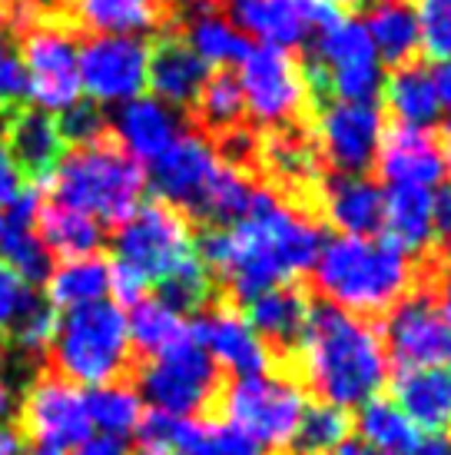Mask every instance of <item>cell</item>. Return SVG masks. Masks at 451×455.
<instances>
[{
	"mask_svg": "<svg viewBox=\"0 0 451 455\" xmlns=\"http://www.w3.org/2000/svg\"><path fill=\"white\" fill-rule=\"evenodd\" d=\"M63 143H74V147H87L97 140L110 137V116L103 114V107H97L93 100H76L74 107H67L57 120Z\"/></svg>",
	"mask_w": 451,
	"mask_h": 455,
	"instance_id": "obj_40",
	"label": "cell"
},
{
	"mask_svg": "<svg viewBox=\"0 0 451 455\" xmlns=\"http://www.w3.org/2000/svg\"><path fill=\"white\" fill-rule=\"evenodd\" d=\"M17 107H0V143H4V130H7V124H11V116Z\"/></svg>",
	"mask_w": 451,
	"mask_h": 455,
	"instance_id": "obj_53",
	"label": "cell"
},
{
	"mask_svg": "<svg viewBox=\"0 0 451 455\" xmlns=\"http://www.w3.org/2000/svg\"><path fill=\"white\" fill-rule=\"evenodd\" d=\"M0 4H11V11L34 7V11L47 13V17H60V0H0Z\"/></svg>",
	"mask_w": 451,
	"mask_h": 455,
	"instance_id": "obj_50",
	"label": "cell"
},
{
	"mask_svg": "<svg viewBox=\"0 0 451 455\" xmlns=\"http://www.w3.org/2000/svg\"><path fill=\"white\" fill-rule=\"evenodd\" d=\"M309 306H313L309 292L296 283H286V286H276V290L249 299L246 319H249L252 332L263 339V346H269V355L292 363V353H296L305 319H309Z\"/></svg>",
	"mask_w": 451,
	"mask_h": 455,
	"instance_id": "obj_24",
	"label": "cell"
},
{
	"mask_svg": "<svg viewBox=\"0 0 451 455\" xmlns=\"http://www.w3.org/2000/svg\"><path fill=\"white\" fill-rule=\"evenodd\" d=\"M153 4H160V7H163V4H186V0H153Z\"/></svg>",
	"mask_w": 451,
	"mask_h": 455,
	"instance_id": "obj_55",
	"label": "cell"
},
{
	"mask_svg": "<svg viewBox=\"0 0 451 455\" xmlns=\"http://www.w3.org/2000/svg\"><path fill=\"white\" fill-rule=\"evenodd\" d=\"M47 283V303L53 309H76V306L100 303L110 296V263L100 256H80V259H63L53 266Z\"/></svg>",
	"mask_w": 451,
	"mask_h": 455,
	"instance_id": "obj_32",
	"label": "cell"
},
{
	"mask_svg": "<svg viewBox=\"0 0 451 455\" xmlns=\"http://www.w3.org/2000/svg\"><path fill=\"white\" fill-rule=\"evenodd\" d=\"M60 17L97 37H139L170 30V13L153 0H60Z\"/></svg>",
	"mask_w": 451,
	"mask_h": 455,
	"instance_id": "obj_22",
	"label": "cell"
},
{
	"mask_svg": "<svg viewBox=\"0 0 451 455\" xmlns=\"http://www.w3.org/2000/svg\"><path fill=\"white\" fill-rule=\"evenodd\" d=\"M27 449L63 455L93 435L87 412V392L60 376H40L20 399Z\"/></svg>",
	"mask_w": 451,
	"mask_h": 455,
	"instance_id": "obj_12",
	"label": "cell"
},
{
	"mask_svg": "<svg viewBox=\"0 0 451 455\" xmlns=\"http://www.w3.org/2000/svg\"><path fill=\"white\" fill-rule=\"evenodd\" d=\"M87 412H90V426L100 432V435L126 439L143 422V399L126 382H107V386L87 389Z\"/></svg>",
	"mask_w": 451,
	"mask_h": 455,
	"instance_id": "obj_34",
	"label": "cell"
},
{
	"mask_svg": "<svg viewBox=\"0 0 451 455\" xmlns=\"http://www.w3.org/2000/svg\"><path fill=\"white\" fill-rule=\"evenodd\" d=\"M137 392L139 399L153 405V412L193 419L219 399V366L206 355L200 342L189 336L173 349L153 355L150 363L139 369Z\"/></svg>",
	"mask_w": 451,
	"mask_h": 455,
	"instance_id": "obj_10",
	"label": "cell"
},
{
	"mask_svg": "<svg viewBox=\"0 0 451 455\" xmlns=\"http://www.w3.org/2000/svg\"><path fill=\"white\" fill-rule=\"evenodd\" d=\"M435 236L441 240L445 253H451V183L435 193Z\"/></svg>",
	"mask_w": 451,
	"mask_h": 455,
	"instance_id": "obj_46",
	"label": "cell"
},
{
	"mask_svg": "<svg viewBox=\"0 0 451 455\" xmlns=\"http://www.w3.org/2000/svg\"><path fill=\"white\" fill-rule=\"evenodd\" d=\"M368 37L376 44V53L385 64L405 67L422 60V37H418V7L415 0H376L368 7Z\"/></svg>",
	"mask_w": 451,
	"mask_h": 455,
	"instance_id": "obj_29",
	"label": "cell"
},
{
	"mask_svg": "<svg viewBox=\"0 0 451 455\" xmlns=\"http://www.w3.org/2000/svg\"><path fill=\"white\" fill-rule=\"evenodd\" d=\"M213 7L239 34L259 37L269 47H302L342 13L328 0H213Z\"/></svg>",
	"mask_w": 451,
	"mask_h": 455,
	"instance_id": "obj_14",
	"label": "cell"
},
{
	"mask_svg": "<svg viewBox=\"0 0 451 455\" xmlns=\"http://www.w3.org/2000/svg\"><path fill=\"white\" fill-rule=\"evenodd\" d=\"M382 93H385V103L395 114V120L405 127L428 130L439 124L441 103L439 93H435V84H431V70L422 60L395 67L389 80H382Z\"/></svg>",
	"mask_w": 451,
	"mask_h": 455,
	"instance_id": "obj_31",
	"label": "cell"
},
{
	"mask_svg": "<svg viewBox=\"0 0 451 455\" xmlns=\"http://www.w3.org/2000/svg\"><path fill=\"white\" fill-rule=\"evenodd\" d=\"M4 20H7V13H4V11H0V27H4Z\"/></svg>",
	"mask_w": 451,
	"mask_h": 455,
	"instance_id": "obj_56",
	"label": "cell"
},
{
	"mask_svg": "<svg viewBox=\"0 0 451 455\" xmlns=\"http://www.w3.org/2000/svg\"><path fill=\"white\" fill-rule=\"evenodd\" d=\"M189 329L216 366L229 369L233 376H259L273 363L263 339L252 332L249 319L233 306L206 309Z\"/></svg>",
	"mask_w": 451,
	"mask_h": 455,
	"instance_id": "obj_19",
	"label": "cell"
},
{
	"mask_svg": "<svg viewBox=\"0 0 451 455\" xmlns=\"http://www.w3.org/2000/svg\"><path fill=\"white\" fill-rule=\"evenodd\" d=\"M27 70V97L44 114H63L80 100V44L76 30L63 17L34 13L7 27Z\"/></svg>",
	"mask_w": 451,
	"mask_h": 455,
	"instance_id": "obj_7",
	"label": "cell"
},
{
	"mask_svg": "<svg viewBox=\"0 0 451 455\" xmlns=\"http://www.w3.org/2000/svg\"><path fill=\"white\" fill-rule=\"evenodd\" d=\"M206 76H210V67L189 51L179 34L173 30L156 34L146 57V84L153 87L156 100L173 110H193Z\"/></svg>",
	"mask_w": 451,
	"mask_h": 455,
	"instance_id": "obj_23",
	"label": "cell"
},
{
	"mask_svg": "<svg viewBox=\"0 0 451 455\" xmlns=\"http://www.w3.org/2000/svg\"><path fill=\"white\" fill-rule=\"evenodd\" d=\"M193 256H196V240L189 216L163 200L137 206L120 223L113 240V263L143 279L146 290L166 283Z\"/></svg>",
	"mask_w": 451,
	"mask_h": 455,
	"instance_id": "obj_8",
	"label": "cell"
},
{
	"mask_svg": "<svg viewBox=\"0 0 451 455\" xmlns=\"http://www.w3.org/2000/svg\"><path fill=\"white\" fill-rule=\"evenodd\" d=\"M319 206L342 236H372L382 229V187L368 177H326L319 183Z\"/></svg>",
	"mask_w": 451,
	"mask_h": 455,
	"instance_id": "obj_27",
	"label": "cell"
},
{
	"mask_svg": "<svg viewBox=\"0 0 451 455\" xmlns=\"http://www.w3.org/2000/svg\"><path fill=\"white\" fill-rule=\"evenodd\" d=\"M349 432L352 419L345 416V409L328 403L309 405L302 412L299 429L292 435V449H296V455H328L349 439Z\"/></svg>",
	"mask_w": 451,
	"mask_h": 455,
	"instance_id": "obj_37",
	"label": "cell"
},
{
	"mask_svg": "<svg viewBox=\"0 0 451 455\" xmlns=\"http://www.w3.org/2000/svg\"><path fill=\"white\" fill-rule=\"evenodd\" d=\"M193 110H196L200 130H206L210 137H226V133L239 130L242 116H246V103H242L236 74L233 70H216V74L206 76Z\"/></svg>",
	"mask_w": 451,
	"mask_h": 455,
	"instance_id": "obj_35",
	"label": "cell"
},
{
	"mask_svg": "<svg viewBox=\"0 0 451 455\" xmlns=\"http://www.w3.org/2000/svg\"><path fill=\"white\" fill-rule=\"evenodd\" d=\"M137 432L146 449H160L166 455H265L263 445L229 422L173 419L163 412H150L143 416Z\"/></svg>",
	"mask_w": 451,
	"mask_h": 455,
	"instance_id": "obj_18",
	"label": "cell"
},
{
	"mask_svg": "<svg viewBox=\"0 0 451 455\" xmlns=\"http://www.w3.org/2000/svg\"><path fill=\"white\" fill-rule=\"evenodd\" d=\"M13 409H17V399H13V392L7 382H0V422H7V416H11Z\"/></svg>",
	"mask_w": 451,
	"mask_h": 455,
	"instance_id": "obj_52",
	"label": "cell"
},
{
	"mask_svg": "<svg viewBox=\"0 0 451 455\" xmlns=\"http://www.w3.org/2000/svg\"><path fill=\"white\" fill-rule=\"evenodd\" d=\"M319 156L332 173L365 177L378 156V143L385 133V116L378 103H319L315 116Z\"/></svg>",
	"mask_w": 451,
	"mask_h": 455,
	"instance_id": "obj_13",
	"label": "cell"
},
{
	"mask_svg": "<svg viewBox=\"0 0 451 455\" xmlns=\"http://www.w3.org/2000/svg\"><path fill=\"white\" fill-rule=\"evenodd\" d=\"M292 366L319 399L349 409L378 395L389 372V355L382 332L368 319L352 316L332 303H313Z\"/></svg>",
	"mask_w": 451,
	"mask_h": 455,
	"instance_id": "obj_2",
	"label": "cell"
},
{
	"mask_svg": "<svg viewBox=\"0 0 451 455\" xmlns=\"http://www.w3.org/2000/svg\"><path fill=\"white\" fill-rule=\"evenodd\" d=\"M37 299L34 286L24 276H17L11 266L0 259V339H7L13 332V326L20 323L30 303Z\"/></svg>",
	"mask_w": 451,
	"mask_h": 455,
	"instance_id": "obj_41",
	"label": "cell"
},
{
	"mask_svg": "<svg viewBox=\"0 0 451 455\" xmlns=\"http://www.w3.org/2000/svg\"><path fill=\"white\" fill-rule=\"evenodd\" d=\"M57 376L83 389L120 382L133 363L123 309L110 299L67 309L51 346Z\"/></svg>",
	"mask_w": 451,
	"mask_h": 455,
	"instance_id": "obj_5",
	"label": "cell"
},
{
	"mask_svg": "<svg viewBox=\"0 0 451 455\" xmlns=\"http://www.w3.org/2000/svg\"><path fill=\"white\" fill-rule=\"evenodd\" d=\"M0 236H4V213H0Z\"/></svg>",
	"mask_w": 451,
	"mask_h": 455,
	"instance_id": "obj_57",
	"label": "cell"
},
{
	"mask_svg": "<svg viewBox=\"0 0 451 455\" xmlns=\"http://www.w3.org/2000/svg\"><path fill=\"white\" fill-rule=\"evenodd\" d=\"M137 455H166V452H160V449H146V445H143Z\"/></svg>",
	"mask_w": 451,
	"mask_h": 455,
	"instance_id": "obj_54",
	"label": "cell"
},
{
	"mask_svg": "<svg viewBox=\"0 0 451 455\" xmlns=\"http://www.w3.org/2000/svg\"><path fill=\"white\" fill-rule=\"evenodd\" d=\"M392 403L412 419L418 432L439 435L451 426V369L448 366H415L401 369L392 382Z\"/></svg>",
	"mask_w": 451,
	"mask_h": 455,
	"instance_id": "obj_26",
	"label": "cell"
},
{
	"mask_svg": "<svg viewBox=\"0 0 451 455\" xmlns=\"http://www.w3.org/2000/svg\"><path fill=\"white\" fill-rule=\"evenodd\" d=\"M47 183L53 203L93 216L100 227H120L143 200L146 170L110 133L97 143L63 153Z\"/></svg>",
	"mask_w": 451,
	"mask_h": 455,
	"instance_id": "obj_4",
	"label": "cell"
},
{
	"mask_svg": "<svg viewBox=\"0 0 451 455\" xmlns=\"http://www.w3.org/2000/svg\"><path fill=\"white\" fill-rule=\"evenodd\" d=\"M223 166L226 160L216 147H210V140H202L200 133H179L173 147L153 160L150 180L156 200L170 203L193 220H202Z\"/></svg>",
	"mask_w": 451,
	"mask_h": 455,
	"instance_id": "obj_15",
	"label": "cell"
},
{
	"mask_svg": "<svg viewBox=\"0 0 451 455\" xmlns=\"http://www.w3.org/2000/svg\"><path fill=\"white\" fill-rule=\"evenodd\" d=\"M439 150H441V164H445V173H451V120H445V124H441Z\"/></svg>",
	"mask_w": 451,
	"mask_h": 455,
	"instance_id": "obj_51",
	"label": "cell"
},
{
	"mask_svg": "<svg viewBox=\"0 0 451 455\" xmlns=\"http://www.w3.org/2000/svg\"><path fill=\"white\" fill-rule=\"evenodd\" d=\"M313 269L326 303L362 319L385 316L415 283L412 256L385 236H336L322 243Z\"/></svg>",
	"mask_w": 451,
	"mask_h": 455,
	"instance_id": "obj_3",
	"label": "cell"
},
{
	"mask_svg": "<svg viewBox=\"0 0 451 455\" xmlns=\"http://www.w3.org/2000/svg\"><path fill=\"white\" fill-rule=\"evenodd\" d=\"M242 103L263 127H289L309 103L302 64L282 47L259 44L239 60Z\"/></svg>",
	"mask_w": 451,
	"mask_h": 455,
	"instance_id": "obj_11",
	"label": "cell"
},
{
	"mask_svg": "<svg viewBox=\"0 0 451 455\" xmlns=\"http://www.w3.org/2000/svg\"><path fill=\"white\" fill-rule=\"evenodd\" d=\"M179 116L173 107L160 103L156 97H137L120 107V114L110 120V133L130 156H137L139 164H153L156 156H163L179 137Z\"/></svg>",
	"mask_w": 451,
	"mask_h": 455,
	"instance_id": "obj_25",
	"label": "cell"
},
{
	"mask_svg": "<svg viewBox=\"0 0 451 455\" xmlns=\"http://www.w3.org/2000/svg\"><path fill=\"white\" fill-rule=\"evenodd\" d=\"M382 229L401 253H425L435 240V193L425 187L382 190Z\"/></svg>",
	"mask_w": 451,
	"mask_h": 455,
	"instance_id": "obj_28",
	"label": "cell"
},
{
	"mask_svg": "<svg viewBox=\"0 0 451 455\" xmlns=\"http://www.w3.org/2000/svg\"><path fill=\"white\" fill-rule=\"evenodd\" d=\"M431 290H435V309H439V316L445 319L451 326V253H445V263L435 266V273H431Z\"/></svg>",
	"mask_w": 451,
	"mask_h": 455,
	"instance_id": "obj_44",
	"label": "cell"
},
{
	"mask_svg": "<svg viewBox=\"0 0 451 455\" xmlns=\"http://www.w3.org/2000/svg\"><path fill=\"white\" fill-rule=\"evenodd\" d=\"M63 455H130L123 439H110V435H90L87 443L74 445L70 452Z\"/></svg>",
	"mask_w": 451,
	"mask_h": 455,
	"instance_id": "obj_47",
	"label": "cell"
},
{
	"mask_svg": "<svg viewBox=\"0 0 451 455\" xmlns=\"http://www.w3.org/2000/svg\"><path fill=\"white\" fill-rule=\"evenodd\" d=\"M378 177L389 187H425L435 190L445 177V164H441L439 140L431 137V130L405 127L395 124L392 130L382 133L378 143Z\"/></svg>",
	"mask_w": 451,
	"mask_h": 455,
	"instance_id": "obj_21",
	"label": "cell"
},
{
	"mask_svg": "<svg viewBox=\"0 0 451 455\" xmlns=\"http://www.w3.org/2000/svg\"><path fill=\"white\" fill-rule=\"evenodd\" d=\"M150 44L143 37H87L80 44V90L97 107L137 100L146 87Z\"/></svg>",
	"mask_w": 451,
	"mask_h": 455,
	"instance_id": "obj_16",
	"label": "cell"
},
{
	"mask_svg": "<svg viewBox=\"0 0 451 455\" xmlns=\"http://www.w3.org/2000/svg\"><path fill=\"white\" fill-rule=\"evenodd\" d=\"M322 250V229L309 213L256 187L249 210L226 223L206 227L196 256L213 283H223L236 299H256L313 269Z\"/></svg>",
	"mask_w": 451,
	"mask_h": 455,
	"instance_id": "obj_1",
	"label": "cell"
},
{
	"mask_svg": "<svg viewBox=\"0 0 451 455\" xmlns=\"http://www.w3.org/2000/svg\"><path fill=\"white\" fill-rule=\"evenodd\" d=\"M422 53L435 64L451 60V0H418Z\"/></svg>",
	"mask_w": 451,
	"mask_h": 455,
	"instance_id": "obj_39",
	"label": "cell"
},
{
	"mask_svg": "<svg viewBox=\"0 0 451 455\" xmlns=\"http://www.w3.org/2000/svg\"><path fill=\"white\" fill-rule=\"evenodd\" d=\"M309 103H376L382 93V64L376 44L359 17H336L313 40V53L302 60Z\"/></svg>",
	"mask_w": 451,
	"mask_h": 455,
	"instance_id": "obj_6",
	"label": "cell"
},
{
	"mask_svg": "<svg viewBox=\"0 0 451 455\" xmlns=\"http://www.w3.org/2000/svg\"><path fill=\"white\" fill-rule=\"evenodd\" d=\"M34 229H37L40 243L47 246L51 256L63 259H80V256H93L103 246V227L93 216L60 206V203H44L34 213Z\"/></svg>",
	"mask_w": 451,
	"mask_h": 455,
	"instance_id": "obj_30",
	"label": "cell"
},
{
	"mask_svg": "<svg viewBox=\"0 0 451 455\" xmlns=\"http://www.w3.org/2000/svg\"><path fill=\"white\" fill-rule=\"evenodd\" d=\"M4 150L11 156L17 177L24 180V187L30 183L37 190L53 177V170L67 153V143H63L57 120L51 114L17 107L4 130Z\"/></svg>",
	"mask_w": 451,
	"mask_h": 455,
	"instance_id": "obj_20",
	"label": "cell"
},
{
	"mask_svg": "<svg viewBox=\"0 0 451 455\" xmlns=\"http://www.w3.org/2000/svg\"><path fill=\"white\" fill-rule=\"evenodd\" d=\"M385 349L401 369L448 366L451 369V326L439 316L428 292L405 296L389 309Z\"/></svg>",
	"mask_w": 451,
	"mask_h": 455,
	"instance_id": "obj_17",
	"label": "cell"
},
{
	"mask_svg": "<svg viewBox=\"0 0 451 455\" xmlns=\"http://www.w3.org/2000/svg\"><path fill=\"white\" fill-rule=\"evenodd\" d=\"M0 455H27V443L20 429H13L7 422H0Z\"/></svg>",
	"mask_w": 451,
	"mask_h": 455,
	"instance_id": "obj_49",
	"label": "cell"
},
{
	"mask_svg": "<svg viewBox=\"0 0 451 455\" xmlns=\"http://www.w3.org/2000/svg\"><path fill=\"white\" fill-rule=\"evenodd\" d=\"M27 97V70L17 51V40L7 27H0V107H20Z\"/></svg>",
	"mask_w": 451,
	"mask_h": 455,
	"instance_id": "obj_42",
	"label": "cell"
},
{
	"mask_svg": "<svg viewBox=\"0 0 451 455\" xmlns=\"http://www.w3.org/2000/svg\"><path fill=\"white\" fill-rule=\"evenodd\" d=\"M219 403H223L226 422L246 432L263 449L292 445L302 412L309 409L305 389L286 372L236 376L226 389H219Z\"/></svg>",
	"mask_w": 451,
	"mask_h": 455,
	"instance_id": "obj_9",
	"label": "cell"
},
{
	"mask_svg": "<svg viewBox=\"0 0 451 455\" xmlns=\"http://www.w3.org/2000/svg\"><path fill=\"white\" fill-rule=\"evenodd\" d=\"M355 426L362 432V443L376 452H405V449L422 443L412 419L405 416L392 399H382V395L365 399Z\"/></svg>",
	"mask_w": 451,
	"mask_h": 455,
	"instance_id": "obj_36",
	"label": "cell"
},
{
	"mask_svg": "<svg viewBox=\"0 0 451 455\" xmlns=\"http://www.w3.org/2000/svg\"><path fill=\"white\" fill-rule=\"evenodd\" d=\"M431 84H435L439 103L451 110V60H445V64H435V70H431Z\"/></svg>",
	"mask_w": 451,
	"mask_h": 455,
	"instance_id": "obj_48",
	"label": "cell"
},
{
	"mask_svg": "<svg viewBox=\"0 0 451 455\" xmlns=\"http://www.w3.org/2000/svg\"><path fill=\"white\" fill-rule=\"evenodd\" d=\"M57 323H60V313L53 309L47 299H34L30 309H27L20 323L13 326V332L7 339L20 349L24 355H40V353H51L53 336H57Z\"/></svg>",
	"mask_w": 451,
	"mask_h": 455,
	"instance_id": "obj_38",
	"label": "cell"
},
{
	"mask_svg": "<svg viewBox=\"0 0 451 455\" xmlns=\"http://www.w3.org/2000/svg\"><path fill=\"white\" fill-rule=\"evenodd\" d=\"M336 455H451L448 443H441V439H422L418 445H412V449H405V452H376V449H368L365 443H359V439H345V443L338 445Z\"/></svg>",
	"mask_w": 451,
	"mask_h": 455,
	"instance_id": "obj_43",
	"label": "cell"
},
{
	"mask_svg": "<svg viewBox=\"0 0 451 455\" xmlns=\"http://www.w3.org/2000/svg\"><path fill=\"white\" fill-rule=\"evenodd\" d=\"M24 180L17 177V170H13L11 156L4 150V143H0V210H7L20 193H24Z\"/></svg>",
	"mask_w": 451,
	"mask_h": 455,
	"instance_id": "obj_45",
	"label": "cell"
},
{
	"mask_svg": "<svg viewBox=\"0 0 451 455\" xmlns=\"http://www.w3.org/2000/svg\"><path fill=\"white\" fill-rule=\"evenodd\" d=\"M126 336H130V349H137L139 355H160L166 349L179 346L183 339H189V323L183 319V313H176L173 306H166L160 296L156 299H139L130 306L126 316Z\"/></svg>",
	"mask_w": 451,
	"mask_h": 455,
	"instance_id": "obj_33",
	"label": "cell"
}]
</instances>
